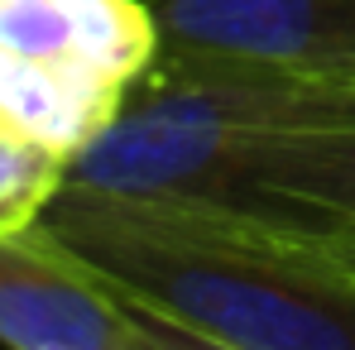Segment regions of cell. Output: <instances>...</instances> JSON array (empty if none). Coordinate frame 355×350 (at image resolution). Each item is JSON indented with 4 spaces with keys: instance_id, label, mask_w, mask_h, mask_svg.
<instances>
[{
    "instance_id": "8",
    "label": "cell",
    "mask_w": 355,
    "mask_h": 350,
    "mask_svg": "<svg viewBox=\"0 0 355 350\" xmlns=\"http://www.w3.org/2000/svg\"><path fill=\"white\" fill-rule=\"evenodd\" d=\"M312 87H317L322 130H341V125H355V67L312 72Z\"/></svg>"
},
{
    "instance_id": "9",
    "label": "cell",
    "mask_w": 355,
    "mask_h": 350,
    "mask_svg": "<svg viewBox=\"0 0 355 350\" xmlns=\"http://www.w3.org/2000/svg\"><path fill=\"white\" fill-rule=\"evenodd\" d=\"M307 231L312 240L322 245V254L341 269V274H351L355 279V231L351 226H331V221H307Z\"/></svg>"
},
{
    "instance_id": "4",
    "label": "cell",
    "mask_w": 355,
    "mask_h": 350,
    "mask_svg": "<svg viewBox=\"0 0 355 350\" xmlns=\"http://www.w3.org/2000/svg\"><path fill=\"white\" fill-rule=\"evenodd\" d=\"M245 187L254 216L331 221L355 231V125L254 134Z\"/></svg>"
},
{
    "instance_id": "7",
    "label": "cell",
    "mask_w": 355,
    "mask_h": 350,
    "mask_svg": "<svg viewBox=\"0 0 355 350\" xmlns=\"http://www.w3.org/2000/svg\"><path fill=\"white\" fill-rule=\"evenodd\" d=\"M116 297L125 302V312H130V322H135L139 350H236V346H221V341L192 331L187 322H178V317L159 312V307H149V302H139V297H130V292L116 288Z\"/></svg>"
},
{
    "instance_id": "1",
    "label": "cell",
    "mask_w": 355,
    "mask_h": 350,
    "mask_svg": "<svg viewBox=\"0 0 355 350\" xmlns=\"http://www.w3.org/2000/svg\"><path fill=\"white\" fill-rule=\"evenodd\" d=\"M39 226L72 259L236 350H355V279L307 221L67 187Z\"/></svg>"
},
{
    "instance_id": "6",
    "label": "cell",
    "mask_w": 355,
    "mask_h": 350,
    "mask_svg": "<svg viewBox=\"0 0 355 350\" xmlns=\"http://www.w3.org/2000/svg\"><path fill=\"white\" fill-rule=\"evenodd\" d=\"M62 154L0 130V231L34 226L62 187Z\"/></svg>"
},
{
    "instance_id": "3",
    "label": "cell",
    "mask_w": 355,
    "mask_h": 350,
    "mask_svg": "<svg viewBox=\"0 0 355 350\" xmlns=\"http://www.w3.org/2000/svg\"><path fill=\"white\" fill-rule=\"evenodd\" d=\"M164 53L355 67V0H149Z\"/></svg>"
},
{
    "instance_id": "5",
    "label": "cell",
    "mask_w": 355,
    "mask_h": 350,
    "mask_svg": "<svg viewBox=\"0 0 355 350\" xmlns=\"http://www.w3.org/2000/svg\"><path fill=\"white\" fill-rule=\"evenodd\" d=\"M116 106V91H106L87 77L34 67V62L0 53V130L5 134L34 139V144L67 159L106 125Z\"/></svg>"
},
{
    "instance_id": "2",
    "label": "cell",
    "mask_w": 355,
    "mask_h": 350,
    "mask_svg": "<svg viewBox=\"0 0 355 350\" xmlns=\"http://www.w3.org/2000/svg\"><path fill=\"white\" fill-rule=\"evenodd\" d=\"M0 346L139 350V336L116 288L34 221L0 231Z\"/></svg>"
}]
</instances>
